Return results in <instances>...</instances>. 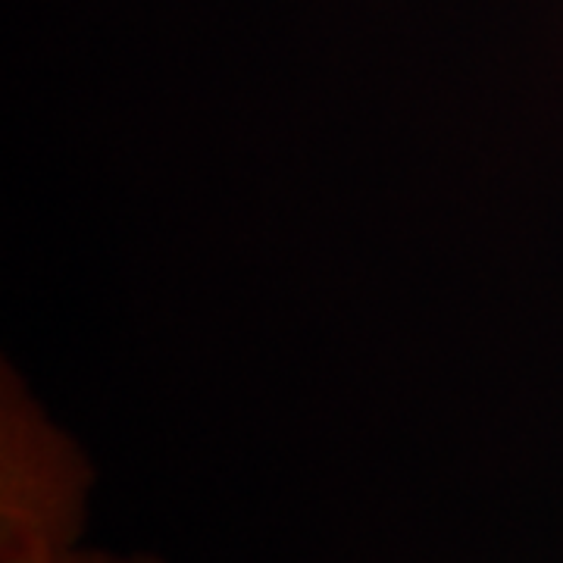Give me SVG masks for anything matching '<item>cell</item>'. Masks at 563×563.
I'll return each mask as SVG.
<instances>
[{"mask_svg": "<svg viewBox=\"0 0 563 563\" xmlns=\"http://www.w3.org/2000/svg\"><path fill=\"white\" fill-rule=\"evenodd\" d=\"M95 466L20 376H0V563L76 551L91 520Z\"/></svg>", "mask_w": 563, "mask_h": 563, "instance_id": "obj_1", "label": "cell"}, {"mask_svg": "<svg viewBox=\"0 0 563 563\" xmlns=\"http://www.w3.org/2000/svg\"><path fill=\"white\" fill-rule=\"evenodd\" d=\"M47 563H166L157 554H144V551H107V548H91L81 544L69 554H60Z\"/></svg>", "mask_w": 563, "mask_h": 563, "instance_id": "obj_2", "label": "cell"}]
</instances>
